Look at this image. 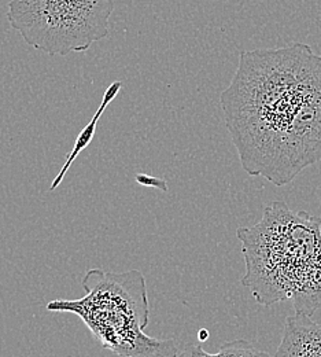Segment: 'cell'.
Instances as JSON below:
<instances>
[{
	"label": "cell",
	"instance_id": "1",
	"mask_svg": "<svg viewBox=\"0 0 321 357\" xmlns=\"http://www.w3.org/2000/svg\"><path fill=\"white\" fill-rule=\"evenodd\" d=\"M220 102L250 176L281 187L320 161L321 55L311 45L243 51Z\"/></svg>",
	"mask_w": 321,
	"mask_h": 357
},
{
	"label": "cell",
	"instance_id": "2",
	"mask_svg": "<svg viewBox=\"0 0 321 357\" xmlns=\"http://www.w3.org/2000/svg\"><path fill=\"white\" fill-rule=\"evenodd\" d=\"M246 272L242 284L263 307L291 300L295 313L321 308V219L284 201L265 206L263 219L239 227Z\"/></svg>",
	"mask_w": 321,
	"mask_h": 357
},
{
	"label": "cell",
	"instance_id": "3",
	"mask_svg": "<svg viewBox=\"0 0 321 357\" xmlns=\"http://www.w3.org/2000/svg\"><path fill=\"white\" fill-rule=\"evenodd\" d=\"M80 300H54L49 312L77 314L93 338L118 357H178L180 344L147 335L150 303L146 278L138 269L104 272L92 268L81 280Z\"/></svg>",
	"mask_w": 321,
	"mask_h": 357
},
{
	"label": "cell",
	"instance_id": "4",
	"mask_svg": "<svg viewBox=\"0 0 321 357\" xmlns=\"http://www.w3.org/2000/svg\"><path fill=\"white\" fill-rule=\"evenodd\" d=\"M113 11L114 0H8L7 20L35 50L65 56L106 39Z\"/></svg>",
	"mask_w": 321,
	"mask_h": 357
},
{
	"label": "cell",
	"instance_id": "5",
	"mask_svg": "<svg viewBox=\"0 0 321 357\" xmlns=\"http://www.w3.org/2000/svg\"><path fill=\"white\" fill-rule=\"evenodd\" d=\"M275 357H321V323L308 314L288 316Z\"/></svg>",
	"mask_w": 321,
	"mask_h": 357
},
{
	"label": "cell",
	"instance_id": "6",
	"mask_svg": "<svg viewBox=\"0 0 321 357\" xmlns=\"http://www.w3.org/2000/svg\"><path fill=\"white\" fill-rule=\"evenodd\" d=\"M121 87H123V82H113V83L109 86V89L104 91V95H103V98H102V103H100L97 112H96L95 116L92 117L91 123H90V124L80 132V135L77 136L73 150L69 153L68 160H66L65 165L62 167V169L59 171V174L56 175V178L52 180L51 187H49V191H54V190H56V188L59 187V184H61L62 180L65 178V175H66L68 171L70 169L72 164L75 162V160L79 157V154H80L84 149H87V147L90 146L92 137H93L95 131H96V126H97V121H99L100 116L103 114V112L106 110V107L113 102V99H114L116 95L120 92Z\"/></svg>",
	"mask_w": 321,
	"mask_h": 357
},
{
	"label": "cell",
	"instance_id": "7",
	"mask_svg": "<svg viewBox=\"0 0 321 357\" xmlns=\"http://www.w3.org/2000/svg\"><path fill=\"white\" fill-rule=\"evenodd\" d=\"M178 357H271L267 352L257 349L246 340H235L221 345L217 354L206 352L199 344H189Z\"/></svg>",
	"mask_w": 321,
	"mask_h": 357
},
{
	"label": "cell",
	"instance_id": "8",
	"mask_svg": "<svg viewBox=\"0 0 321 357\" xmlns=\"http://www.w3.org/2000/svg\"><path fill=\"white\" fill-rule=\"evenodd\" d=\"M198 338H199V341H201V342L206 341V340L209 338V331H208V330H205V328H202V330L199 331V334H198Z\"/></svg>",
	"mask_w": 321,
	"mask_h": 357
}]
</instances>
